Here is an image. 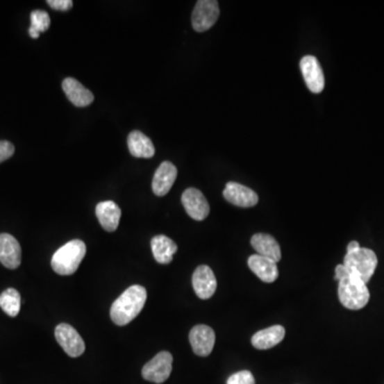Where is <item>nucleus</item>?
I'll return each instance as SVG.
<instances>
[{"label": "nucleus", "mask_w": 384, "mask_h": 384, "mask_svg": "<svg viewBox=\"0 0 384 384\" xmlns=\"http://www.w3.org/2000/svg\"><path fill=\"white\" fill-rule=\"evenodd\" d=\"M228 384H256V379L251 372L242 371L231 376L228 379Z\"/></svg>", "instance_id": "obj_24"}, {"label": "nucleus", "mask_w": 384, "mask_h": 384, "mask_svg": "<svg viewBox=\"0 0 384 384\" xmlns=\"http://www.w3.org/2000/svg\"><path fill=\"white\" fill-rule=\"evenodd\" d=\"M153 256L159 264H170L177 252V244L165 235H157L151 242Z\"/></svg>", "instance_id": "obj_21"}, {"label": "nucleus", "mask_w": 384, "mask_h": 384, "mask_svg": "<svg viewBox=\"0 0 384 384\" xmlns=\"http://www.w3.org/2000/svg\"><path fill=\"white\" fill-rule=\"evenodd\" d=\"M95 214L101 228L107 232H115L120 224L122 212L113 201H104L97 205Z\"/></svg>", "instance_id": "obj_16"}, {"label": "nucleus", "mask_w": 384, "mask_h": 384, "mask_svg": "<svg viewBox=\"0 0 384 384\" xmlns=\"http://www.w3.org/2000/svg\"><path fill=\"white\" fill-rule=\"evenodd\" d=\"M251 244L258 252V256L269 258L274 262H280L282 258L280 246L272 235L262 234V233L253 235V237L251 238Z\"/></svg>", "instance_id": "obj_18"}, {"label": "nucleus", "mask_w": 384, "mask_h": 384, "mask_svg": "<svg viewBox=\"0 0 384 384\" xmlns=\"http://www.w3.org/2000/svg\"><path fill=\"white\" fill-rule=\"evenodd\" d=\"M302 75L310 91L320 93L324 89V75L319 61L314 56H306L300 62Z\"/></svg>", "instance_id": "obj_10"}, {"label": "nucleus", "mask_w": 384, "mask_h": 384, "mask_svg": "<svg viewBox=\"0 0 384 384\" xmlns=\"http://www.w3.org/2000/svg\"><path fill=\"white\" fill-rule=\"evenodd\" d=\"M62 89L72 104L76 107H87L92 104L94 95L76 79L67 77L63 81Z\"/></svg>", "instance_id": "obj_15"}, {"label": "nucleus", "mask_w": 384, "mask_h": 384, "mask_svg": "<svg viewBox=\"0 0 384 384\" xmlns=\"http://www.w3.org/2000/svg\"><path fill=\"white\" fill-rule=\"evenodd\" d=\"M192 286L200 299H210L217 290V280L214 272L206 265H201L194 270Z\"/></svg>", "instance_id": "obj_11"}, {"label": "nucleus", "mask_w": 384, "mask_h": 384, "mask_svg": "<svg viewBox=\"0 0 384 384\" xmlns=\"http://www.w3.org/2000/svg\"><path fill=\"white\" fill-rule=\"evenodd\" d=\"M15 149L9 141H0V164L13 156Z\"/></svg>", "instance_id": "obj_25"}, {"label": "nucleus", "mask_w": 384, "mask_h": 384, "mask_svg": "<svg viewBox=\"0 0 384 384\" xmlns=\"http://www.w3.org/2000/svg\"><path fill=\"white\" fill-rule=\"evenodd\" d=\"M220 15L216 0H200L192 12V27L198 33H204L212 27Z\"/></svg>", "instance_id": "obj_6"}, {"label": "nucleus", "mask_w": 384, "mask_h": 384, "mask_svg": "<svg viewBox=\"0 0 384 384\" xmlns=\"http://www.w3.org/2000/svg\"><path fill=\"white\" fill-rule=\"evenodd\" d=\"M31 27L29 28V35L33 39H37L40 33H45L51 27V17L49 13L42 10L31 12Z\"/></svg>", "instance_id": "obj_23"}, {"label": "nucleus", "mask_w": 384, "mask_h": 384, "mask_svg": "<svg viewBox=\"0 0 384 384\" xmlns=\"http://www.w3.org/2000/svg\"><path fill=\"white\" fill-rule=\"evenodd\" d=\"M182 203L187 214L194 220H204L210 215V204L199 189H186L182 196Z\"/></svg>", "instance_id": "obj_9"}, {"label": "nucleus", "mask_w": 384, "mask_h": 384, "mask_svg": "<svg viewBox=\"0 0 384 384\" xmlns=\"http://www.w3.org/2000/svg\"><path fill=\"white\" fill-rule=\"evenodd\" d=\"M0 262L8 269H17L22 262V248L12 235L0 234Z\"/></svg>", "instance_id": "obj_13"}, {"label": "nucleus", "mask_w": 384, "mask_h": 384, "mask_svg": "<svg viewBox=\"0 0 384 384\" xmlns=\"http://www.w3.org/2000/svg\"><path fill=\"white\" fill-rule=\"evenodd\" d=\"M250 269L265 283H272L278 278V269L276 262L264 256L254 254L248 260Z\"/></svg>", "instance_id": "obj_17"}, {"label": "nucleus", "mask_w": 384, "mask_h": 384, "mask_svg": "<svg viewBox=\"0 0 384 384\" xmlns=\"http://www.w3.org/2000/svg\"><path fill=\"white\" fill-rule=\"evenodd\" d=\"M21 303V294L14 288H8L0 294V308L11 317H17L19 315Z\"/></svg>", "instance_id": "obj_22"}, {"label": "nucleus", "mask_w": 384, "mask_h": 384, "mask_svg": "<svg viewBox=\"0 0 384 384\" xmlns=\"http://www.w3.org/2000/svg\"><path fill=\"white\" fill-rule=\"evenodd\" d=\"M87 247L83 240H74L58 249L51 258V267L60 276L75 274L85 256Z\"/></svg>", "instance_id": "obj_2"}, {"label": "nucleus", "mask_w": 384, "mask_h": 384, "mask_svg": "<svg viewBox=\"0 0 384 384\" xmlns=\"http://www.w3.org/2000/svg\"><path fill=\"white\" fill-rule=\"evenodd\" d=\"M56 340L65 353L71 358L81 357L85 352V344L81 334L71 324H58L55 329Z\"/></svg>", "instance_id": "obj_7"}, {"label": "nucleus", "mask_w": 384, "mask_h": 384, "mask_svg": "<svg viewBox=\"0 0 384 384\" xmlns=\"http://www.w3.org/2000/svg\"><path fill=\"white\" fill-rule=\"evenodd\" d=\"M224 197L228 202L238 208H252L258 203L256 191L238 183H228L224 190Z\"/></svg>", "instance_id": "obj_12"}, {"label": "nucleus", "mask_w": 384, "mask_h": 384, "mask_svg": "<svg viewBox=\"0 0 384 384\" xmlns=\"http://www.w3.org/2000/svg\"><path fill=\"white\" fill-rule=\"evenodd\" d=\"M285 329L280 324L272 326L267 329L260 330L252 336V345L260 350L270 349L283 341Z\"/></svg>", "instance_id": "obj_19"}, {"label": "nucleus", "mask_w": 384, "mask_h": 384, "mask_svg": "<svg viewBox=\"0 0 384 384\" xmlns=\"http://www.w3.org/2000/svg\"><path fill=\"white\" fill-rule=\"evenodd\" d=\"M349 272L346 269L345 266L343 264L337 265L335 268V280L340 281L342 278H345L346 276H348Z\"/></svg>", "instance_id": "obj_27"}, {"label": "nucleus", "mask_w": 384, "mask_h": 384, "mask_svg": "<svg viewBox=\"0 0 384 384\" xmlns=\"http://www.w3.org/2000/svg\"><path fill=\"white\" fill-rule=\"evenodd\" d=\"M173 357L168 351H161L142 368V377L154 383H164L172 372Z\"/></svg>", "instance_id": "obj_5"}, {"label": "nucleus", "mask_w": 384, "mask_h": 384, "mask_svg": "<svg viewBox=\"0 0 384 384\" xmlns=\"http://www.w3.org/2000/svg\"><path fill=\"white\" fill-rule=\"evenodd\" d=\"M47 3L51 9L57 10V11H69L73 7L72 0H49Z\"/></svg>", "instance_id": "obj_26"}, {"label": "nucleus", "mask_w": 384, "mask_h": 384, "mask_svg": "<svg viewBox=\"0 0 384 384\" xmlns=\"http://www.w3.org/2000/svg\"><path fill=\"white\" fill-rule=\"evenodd\" d=\"M189 342L194 353L199 357H208L214 349L216 334L206 324H198L191 329Z\"/></svg>", "instance_id": "obj_8"}, {"label": "nucleus", "mask_w": 384, "mask_h": 384, "mask_svg": "<svg viewBox=\"0 0 384 384\" xmlns=\"http://www.w3.org/2000/svg\"><path fill=\"white\" fill-rule=\"evenodd\" d=\"M360 248H361V247H360L359 242H349V244H348V247H347V253H351V252H354V251L359 250Z\"/></svg>", "instance_id": "obj_28"}, {"label": "nucleus", "mask_w": 384, "mask_h": 384, "mask_svg": "<svg viewBox=\"0 0 384 384\" xmlns=\"http://www.w3.org/2000/svg\"><path fill=\"white\" fill-rule=\"evenodd\" d=\"M147 298V290L143 286L133 285L127 288L113 302L110 308L111 319L117 326H126L141 313Z\"/></svg>", "instance_id": "obj_1"}, {"label": "nucleus", "mask_w": 384, "mask_h": 384, "mask_svg": "<svg viewBox=\"0 0 384 384\" xmlns=\"http://www.w3.org/2000/svg\"><path fill=\"white\" fill-rule=\"evenodd\" d=\"M177 177V169L170 161H164L155 172L153 178V192L157 197H164L172 188Z\"/></svg>", "instance_id": "obj_14"}, {"label": "nucleus", "mask_w": 384, "mask_h": 384, "mask_svg": "<svg viewBox=\"0 0 384 384\" xmlns=\"http://www.w3.org/2000/svg\"><path fill=\"white\" fill-rule=\"evenodd\" d=\"M127 143L129 152L137 158H152L155 155V147L152 140L141 131H131Z\"/></svg>", "instance_id": "obj_20"}, {"label": "nucleus", "mask_w": 384, "mask_h": 384, "mask_svg": "<svg viewBox=\"0 0 384 384\" xmlns=\"http://www.w3.org/2000/svg\"><path fill=\"white\" fill-rule=\"evenodd\" d=\"M343 265L349 274L357 276L367 284L377 268L378 258L371 249L360 248L346 254Z\"/></svg>", "instance_id": "obj_4"}, {"label": "nucleus", "mask_w": 384, "mask_h": 384, "mask_svg": "<svg viewBox=\"0 0 384 384\" xmlns=\"http://www.w3.org/2000/svg\"><path fill=\"white\" fill-rule=\"evenodd\" d=\"M367 285L357 276L348 274L338 281V299L348 310H361L369 301Z\"/></svg>", "instance_id": "obj_3"}]
</instances>
